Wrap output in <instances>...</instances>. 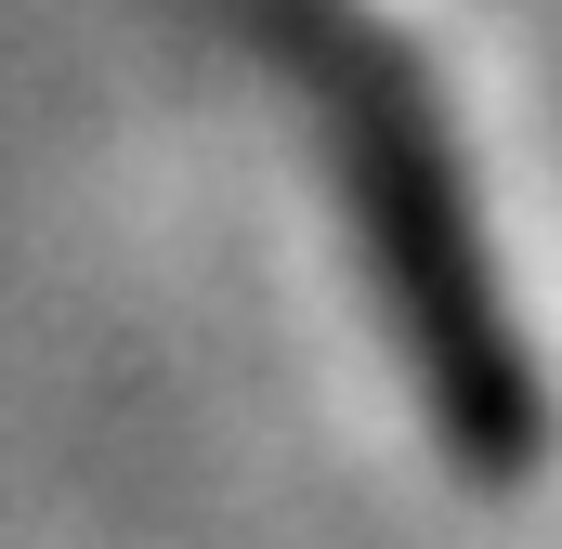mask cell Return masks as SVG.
<instances>
[{"mask_svg": "<svg viewBox=\"0 0 562 549\" xmlns=\"http://www.w3.org/2000/svg\"><path fill=\"white\" fill-rule=\"evenodd\" d=\"M262 53L288 66V92L314 105V132L340 157V197L367 223V262H380V301L419 354V393L445 418V445L497 484H524L550 458V380L524 354V314L497 288V249L471 223V183H458V144L431 119L419 66L353 26L340 0H223Z\"/></svg>", "mask_w": 562, "mask_h": 549, "instance_id": "cell-1", "label": "cell"}]
</instances>
